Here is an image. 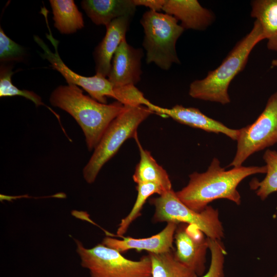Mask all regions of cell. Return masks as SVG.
Wrapping results in <instances>:
<instances>
[{
    "mask_svg": "<svg viewBox=\"0 0 277 277\" xmlns=\"http://www.w3.org/2000/svg\"><path fill=\"white\" fill-rule=\"evenodd\" d=\"M150 109L154 113L170 117L180 123L209 132L222 133L233 140L236 141L238 138L239 129L227 127L222 123L206 115L197 108L185 107L180 105L165 108L153 105Z\"/></svg>",
    "mask_w": 277,
    "mask_h": 277,
    "instance_id": "obj_12",
    "label": "cell"
},
{
    "mask_svg": "<svg viewBox=\"0 0 277 277\" xmlns=\"http://www.w3.org/2000/svg\"><path fill=\"white\" fill-rule=\"evenodd\" d=\"M54 27L62 34L75 32L84 26L82 13L73 0H50Z\"/></svg>",
    "mask_w": 277,
    "mask_h": 277,
    "instance_id": "obj_19",
    "label": "cell"
},
{
    "mask_svg": "<svg viewBox=\"0 0 277 277\" xmlns=\"http://www.w3.org/2000/svg\"><path fill=\"white\" fill-rule=\"evenodd\" d=\"M264 39L261 25L255 20L250 31L236 44L217 68L209 71L204 78L190 84L189 95L223 105L230 103L228 88L231 82L245 68L255 46Z\"/></svg>",
    "mask_w": 277,
    "mask_h": 277,
    "instance_id": "obj_3",
    "label": "cell"
},
{
    "mask_svg": "<svg viewBox=\"0 0 277 277\" xmlns=\"http://www.w3.org/2000/svg\"><path fill=\"white\" fill-rule=\"evenodd\" d=\"M208 239L211 260L208 270L200 277H224V263L227 251L222 240Z\"/></svg>",
    "mask_w": 277,
    "mask_h": 277,
    "instance_id": "obj_24",
    "label": "cell"
},
{
    "mask_svg": "<svg viewBox=\"0 0 277 277\" xmlns=\"http://www.w3.org/2000/svg\"><path fill=\"white\" fill-rule=\"evenodd\" d=\"M136 188L137 194L134 205L128 214L121 220L117 228L116 234L121 238L127 232L131 223L140 216L144 205L151 195L154 194L160 195L167 192L161 186L150 183L137 184Z\"/></svg>",
    "mask_w": 277,
    "mask_h": 277,
    "instance_id": "obj_22",
    "label": "cell"
},
{
    "mask_svg": "<svg viewBox=\"0 0 277 277\" xmlns=\"http://www.w3.org/2000/svg\"><path fill=\"white\" fill-rule=\"evenodd\" d=\"M271 65L272 67H277V59H274L271 61Z\"/></svg>",
    "mask_w": 277,
    "mask_h": 277,
    "instance_id": "obj_27",
    "label": "cell"
},
{
    "mask_svg": "<svg viewBox=\"0 0 277 277\" xmlns=\"http://www.w3.org/2000/svg\"><path fill=\"white\" fill-rule=\"evenodd\" d=\"M24 48L10 38L0 28L1 62L22 61L25 56Z\"/></svg>",
    "mask_w": 277,
    "mask_h": 277,
    "instance_id": "obj_25",
    "label": "cell"
},
{
    "mask_svg": "<svg viewBox=\"0 0 277 277\" xmlns=\"http://www.w3.org/2000/svg\"><path fill=\"white\" fill-rule=\"evenodd\" d=\"M154 113L145 106H127L109 125L83 170L88 184L93 183L104 165L118 151L128 139L135 138L139 125Z\"/></svg>",
    "mask_w": 277,
    "mask_h": 277,
    "instance_id": "obj_4",
    "label": "cell"
},
{
    "mask_svg": "<svg viewBox=\"0 0 277 277\" xmlns=\"http://www.w3.org/2000/svg\"><path fill=\"white\" fill-rule=\"evenodd\" d=\"M81 5L94 24L106 27L115 19L132 18L136 7L133 0H84Z\"/></svg>",
    "mask_w": 277,
    "mask_h": 277,
    "instance_id": "obj_16",
    "label": "cell"
},
{
    "mask_svg": "<svg viewBox=\"0 0 277 277\" xmlns=\"http://www.w3.org/2000/svg\"><path fill=\"white\" fill-rule=\"evenodd\" d=\"M162 10L181 22L184 29L204 31L214 22V13L197 0H165Z\"/></svg>",
    "mask_w": 277,
    "mask_h": 277,
    "instance_id": "obj_14",
    "label": "cell"
},
{
    "mask_svg": "<svg viewBox=\"0 0 277 277\" xmlns=\"http://www.w3.org/2000/svg\"><path fill=\"white\" fill-rule=\"evenodd\" d=\"M134 139L139 149L140 160L132 176L134 182L136 184L153 183L161 186L166 191L172 189L166 171L157 164L151 153L142 147L137 136Z\"/></svg>",
    "mask_w": 277,
    "mask_h": 277,
    "instance_id": "obj_17",
    "label": "cell"
},
{
    "mask_svg": "<svg viewBox=\"0 0 277 277\" xmlns=\"http://www.w3.org/2000/svg\"><path fill=\"white\" fill-rule=\"evenodd\" d=\"M173 16L149 10L140 21L144 29L143 46L146 51V62L167 70L173 64L181 63L176 44L184 29Z\"/></svg>",
    "mask_w": 277,
    "mask_h": 277,
    "instance_id": "obj_5",
    "label": "cell"
},
{
    "mask_svg": "<svg viewBox=\"0 0 277 277\" xmlns=\"http://www.w3.org/2000/svg\"><path fill=\"white\" fill-rule=\"evenodd\" d=\"M149 203L154 207L152 217L154 223L187 224L197 228L208 238L222 240L224 238L219 210L211 206H208L201 212H196L182 202L173 189L151 199Z\"/></svg>",
    "mask_w": 277,
    "mask_h": 277,
    "instance_id": "obj_7",
    "label": "cell"
},
{
    "mask_svg": "<svg viewBox=\"0 0 277 277\" xmlns=\"http://www.w3.org/2000/svg\"><path fill=\"white\" fill-rule=\"evenodd\" d=\"M271 277H277V273Z\"/></svg>",
    "mask_w": 277,
    "mask_h": 277,
    "instance_id": "obj_28",
    "label": "cell"
},
{
    "mask_svg": "<svg viewBox=\"0 0 277 277\" xmlns=\"http://www.w3.org/2000/svg\"><path fill=\"white\" fill-rule=\"evenodd\" d=\"M141 48L130 45L123 39L113 57L108 79L114 86L135 85L141 79Z\"/></svg>",
    "mask_w": 277,
    "mask_h": 277,
    "instance_id": "obj_11",
    "label": "cell"
},
{
    "mask_svg": "<svg viewBox=\"0 0 277 277\" xmlns=\"http://www.w3.org/2000/svg\"><path fill=\"white\" fill-rule=\"evenodd\" d=\"M263 159L266 163L265 177L261 181L253 179L249 185L251 189L255 190L257 196L264 201L270 194L277 191V151L267 149Z\"/></svg>",
    "mask_w": 277,
    "mask_h": 277,
    "instance_id": "obj_21",
    "label": "cell"
},
{
    "mask_svg": "<svg viewBox=\"0 0 277 277\" xmlns=\"http://www.w3.org/2000/svg\"><path fill=\"white\" fill-rule=\"evenodd\" d=\"M136 6H142L148 7L150 10L159 12L162 10L165 0H133Z\"/></svg>",
    "mask_w": 277,
    "mask_h": 277,
    "instance_id": "obj_26",
    "label": "cell"
},
{
    "mask_svg": "<svg viewBox=\"0 0 277 277\" xmlns=\"http://www.w3.org/2000/svg\"><path fill=\"white\" fill-rule=\"evenodd\" d=\"M74 241L81 265L89 271L90 277H152L149 255L133 261L102 243L87 248L81 241Z\"/></svg>",
    "mask_w": 277,
    "mask_h": 277,
    "instance_id": "obj_6",
    "label": "cell"
},
{
    "mask_svg": "<svg viewBox=\"0 0 277 277\" xmlns=\"http://www.w3.org/2000/svg\"><path fill=\"white\" fill-rule=\"evenodd\" d=\"M178 224L167 223L166 227L156 234L146 238L122 237V240L111 236L105 238L102 244L121 253L131 249L145 250L149 253L160 254L172 250L175 230Z\"/></svg>",
    "mask_w": 277,
    "mask_h": 277,
    "instance_id": "obj_13",
    "label": "cell"
},
{
    "mask_svg": "<svg viewBox=\"0 0 277 277\" xmlns=\"http://www.w3.org/2000/svg\"><path fill=\"white\" fill-rule=\"evenodd\" d=\"M266 167L240 166L226 170L214 157L207 170L194 172L189 175L188 184L175 192L180 201L190 209L201 212L216 200L227 199L238 205L241 197L237 188L246 177L258 173H266Z\"/></svg>",
    "mask_w": 277,
    "mask_h": 277,
    "instance_id": "obj_1",
    "label": "cell"
},
{
    "mask_svg": "<svg viewBox=\"0 0 277 277\" xmlns=\"http://www.w3.org/2000/svg\"><path fill=\"white\" fill-rule=\"evenodd\" d=\"M13 73L14 72L10 67L1 66L0 71V97L22 96L31 101L36 106H46L60 120L59 116L42 102V98L39 95L31 91L21 90L12 84L11 76Z\"/></svg>",
    "mask_w": 277,
    "mask_h": 277,
    "instance_id": "obj_23",
    "label": "cell"
},
{
    "mask_svg": "<svg viewBox=\"0 0 277 277\" xmlns=\"http://www.w3.org/2000/svg\"><path fill=\"white\" fill-rule=\"evenodd\" d=\"M250 15L261 25L267 48L277 52V0H254Z\"/></svg>",
    "mask_w": 277,
    "mask_h": 277,
    "instance_id": "obj_18",
    "label": "cell"
},
{
    "mask_svg": "<svg viewBox=\"0 0 277 277\" xmlns=\"http://www.w3.org/2000/svg\"><path fill=\"white\" fill-rule=\"evenodd\" d=\"M174 241L175 259L193 271L198 276L205 273L208 239L196 227L187 224H178Z\"/></svg>",
    "mask_w": 277,
    "mask_h": 277,
    "instance_id": "obj_10",
    "label": "cell"
},
{
    "mask_svg": "<svg viewBox=\"0 0 277 277\" xmlns=\"http://www.w3.org/2000/svg\"><path fill=\"white\" fill-rule=\"evenodd\" d=\"M152 277H198L191 270L178 262L172 250L160 254L149 253Z\"/></svg>",
    "mask_w": 277,
    "mask_h": 277,
    "instance_id": "obj_20",
    "label": "cell"
},
{
    "mask_svg": "<svg viewBox=\"0 0 277 277\" xmlns=\"http://www.w3.org/2000/svg\"><path fill=\"white\" fill-rule=\"evenodd\" d=\"M131 18L121 17L106 26V34L93 53L96 74L108 76L113 57L121 42L126 38Z\"/></svg>",
    "mask_w": 277,
    "mask_h": 277,
    "instance_id": "obj_15",
    "label": "cell"
},
{
    "mask_svg": "<svg viewBox=\"0 0 277 277\" xmlns=\"http://www.w3.org/2000/svg\"><path fill=\"white\" fill-rule=\"evenodd\" d=\"M49 101L75 119L83 130L89 151L95 149L111 123L127 107L118 101L110 104L98 102L73 84L55 88Z\"/></svg>",
    "mask_w": 277,
    "mask_h": 277,
    "instance_id": "obj_2",
    "label": "cell"
},
{
    "mask_svg": "<svg viewBox=\"0 0 277 277\" xmlns=\"http://www.w3.org/2000/svg\"><path fill=\"white\" fill-rule=\"evenodd\" d=\"M235 156L229 167H238L252 154L277 143V91L251 124L239 129Z\"/></svg>",
    "mask_w": 277,
    "mask_h": 277,
    "instance_id": "obj_8",
    "label": "cell"
},
{
    "mask_svg": "<svg viewBox=\"0 0 277 277\" xmlns=\"http://www.w3.org/2000/svg\"><path fill=\"white\" fill-rule=\"evenodd\" d=\"M49 31L47 37L54 47L52 52L45 43L38 37L35 36L34 40L44 51L42 56L50 63L52 68L59 72L65 78L68 84L80 86L90 96L103 104H107V98H116L115 86L106 77L98 74L92 76L81 75L68 67L61 59L57 50L58 41L52 36L47 23V15L45 16Z\"/></svg>",
    "mask_w": 277,
    "mask_h": 277,
    "instance_id": "obj_9",
    "label": "cell"
}]
</instances>
